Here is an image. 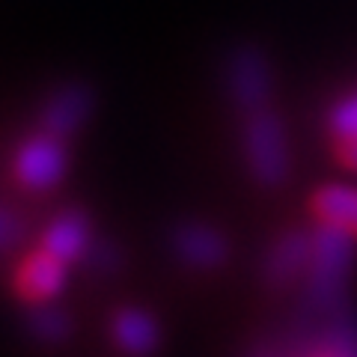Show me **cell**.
Returning a JSON list of instances; mask_svg holds the SVG:
<instances>
[{"label": "cell", "instance_id": "obj_11", "mask_svg": "<svg viewBox=\"0 0 357 357\" xmlns=\"http://www.w3.org/2000/svg\"><path fill=\"white\" fill-rule=\"evenodd\" d=\"M312 259V238L304 232H292L274 244L271 256H268V274L271 280H292L304 268H310Z\"/></svg>", "mask_w": 357, "mask_h": 357}, {"label": "cell", "instance_id": "obj_14", "mask_svg": "<svg viewBox=\"0 0 357 357\" xmlns=\"http://www.w3.org/2000/svg\"><path fill=\"white\" fill-rule=\"evenodd\" d=\"M30 325H33V331H36V337H39V340L57 342V340L66 337V331H69V319H66L60 310H51V307H48V310L33 312Z\"/></svg>", "mask_w": 357, "mask_h": 357}, {"label": "cell", "instance_id": "obj_13", "mask_svg": "<svg viewBox=\"0 0 357 357\" xmlns=\"http://www.w3.org/2000/svg\"><path fill=\"white\" fill-rule=\"evenodd\" d=\"M312 357H357V333L354 331H331L312 349Z\"/></svg>", "mask_w": 357, "mask_h": 357}, {"label": "cell", "instance_id": "obj_10", "mask_svg": "<svg viewBox=\"0 0 357 357\" xmlns=\"http://www.w3.org/2000/svg\"><path fill=\"white\" fill-rule=\"evenodd\" d=\"M114 340L128 354H149L158 342V325L143 310H122L114 319Z\"/></svg>", "mask_w": 357, "mask_h": 357}, {"label": "cell", "instance_id": "obj_15", "mask_svg": "<svg viewBox=\"0 0 357 357\" xmlns=\"http://www.w3.org/2000/svg\"><path fill=\"white\" fill-rule=\"evenodd\" d=\"M15 236H18L15 218L6 215V211H0V248H3V244H9V241H15Z\"/></svg>", "mask_w": 357, "mask_h": 357}, {"label": "cell", "instance_id": "obj_2", "mask_svg": "<svg viewBox=\"0 0 357 357\" xmlns=\"http://www.w3.org/2000/svg\"><path fill=\"white\" fill-rule=\"evenodd\" d=\"M351 238L354 236L331 227V223H321L319 232L312 236L310 280H312V295L319 301H333V292L342 286L345 274H349L354 256Z\"/></svg>", "mask_w": 357, "mask_h": 357}, {"label": "cell", "instance_id": "obj_5", "mask_svg": "<svg viewBox=\"0 0 357 357\" xmlns=\"http://www.w3.org/2000/svg\"><path fill=\"white\" fill-rule=\"evenodd\" d=\"M229 89L236 102L248 110H259L271 89V77H268V66L259 51L241 48L229 63Z\"/></svg>", "mask_w": 357, "mask_h": 357}, {"label": "cell", "instance_id": "obj_4", "mask_svg": "<svg viewBox=\"0 0 357 357\" xmlns=\"http://www.w3.org/2000/svg\"><path fill=\"white\" fill-rule=\"evenodd\" d=\"M15 286L18 292L27 301H36V304H45V301L57 298L66 286V262L57 259L48 250H36L30 253L24 262L18 265L15 271Z\"/></svg>", "mask_w": 357, "mask_h": 357}, {"label": "cell", "instance_id": "obj_3", "mask_svg": "<svg viewBox=\"0 0 357 357\" xmlns=\"http://www.w3.org/2000/svg\"><path fill=\"white\" fill-rule=\"evenodd\" d=\"M15 178L30 191H48L66 173V149L57 134L45 131L30 137L24 146L15 152Z\"/></svg>", "mask_w": 357, "mask_h": 357}, {"label": "cell", "instance_id": "obj_7", "mask_svg": "<svg viewBox=\"0 0 357 357\" xmlns=\"http://www.w3.org/2000/svg\"><path fill=\"white\" fill-rule=\"evenodd\" d=\"M42 248L48 253H54L57 259H63V262L81 259V256L86 253V248H89L86 220L81 215H75V211H66V215H60L48 229H45Z\"/></svg>", "mask_w": 357, "mask_h": 357}, {"label": "cell", "instance_id": "obj_16", "mask_svg": "<svg viewBox=\"0 0 357 357\" xmlns=\"http://www.w3.org/2000/svg\"><path fill=\"white\" fill-rule=\"evenodd\" d=\"M340 158H342L345 167L357 170V140H342L340 143Z\"/></svg>", "mask_w": 357, "mask_h": 357}, {"label": "cell", "instance_id": "obj_6", "mask_svg": "<svg viewBox=\"0 0 357 357\" xmlns=\"http://www.w3.org/2000/svg\"><path fill=\"white\" fill-rule=\"evenodd\" d=\"M86 114H89L86 93L77 86H66L48 98V105L42 110V126H45V131L66 137V134H72L75 128H81Z\"/></svg>", "mask_w": 357, "mask_h": 357}, {"label": "cell", "instance_id": "obj_8", "mask_svg": "<svg viewBox=\"0 0 357 357\" xmlns=\"http://www.w3.org/2000/svg\"><path fill=\"white\" fill-rule=\"evenodd\" d=\"M176 253L197 268H215L227 256V244H223L220 232L211 227L191 223V227H182L176 232Z\"/></svg>", "mask_w": 357, "mask_h": 357}, {"label": "cell", "instance_id": "obj_12", "mask_svg": "<svg viewBox=\"0 0 357 357\" xmlns=\"http://www.w3.org/2000/svg\"><path fill=\"white\" fill-rule=\"evenodd\" d=\"M331 131L337 140H357V93L342 98V102L331 110Z\"/></svg>", "mask_w": 357, "mask_h": 357}, {"label": "cell", "instance_id": "obj_9", "mask_svg": "<svg viewBox=\"0 0 357 357\" xmlns=\"http://www.w3.org/2000/svg\"><path fill=\"white\" fill-rule=\"evenodd\" d=\"M321 223H331L349 236H357V188L354 185H325L312 199Z\"/></svg>", "mask_w": 357, "mask_h": 357}, {"label": "cell", "instance_id": "obj_1", "mask_svg": "<svg viewBox=\"0 0 357 357\" xmlns=\"http://www.w3.org/2000/svg\"><path fill=\"white\" fill-rule=\"evenodd\" d=\"M244 158L262 185L283 182L289 173V146L280 119L268 110H253L244 126Z\"/></svg>", "mask_w": 357, "mask_h": 357}]
</instances>
